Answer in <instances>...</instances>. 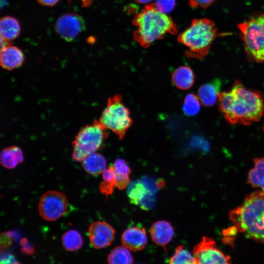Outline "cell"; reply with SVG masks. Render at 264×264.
<instances>
[{
    "label": "cell",
    "instance_id": "1",
    "mask_svg": "<svg viewBox=\"0 0 264 264\" xmlns=\"http://www.w3.org/2000/svg\"><path fill=\"white\" fill-rule=\"evenodd\" d=\"M218 108L230 124L249 125L264 115V99L258 90L246 88L236 80L231 89L218 94Z\"/></svg>",
    "mask_w": 264,
    "mask_h": 264
},
{
    "label": "cell",
    "instance_id": "2",
    "mask_svg": "<svg viewBox=\"0 0 264 264\" xmlns=\"http://www.w3.org/2000/svg\"><path fill=\"white\" fill-rule=\"evenodd\" d=\"M229 219L246 238L264 243V192L257 191L246 197L242 203L232 210Z\"/></svg>",
    "mask_w": 264,
    "mask_h": 264
},
{
    "label": "cell",
    "instance_id": "3",
    "mask_svg": "<svg viewBox=\"0 0 264 264\" xmlns=\"http://www.w3.org/2000/svg\"><path fill=\"white\" fill-rule=\"evenodd\" d=\"M133 24L136 27L133 33V39L144 48L167 34H175L177 32L173 20L159 11L154 4L146 5L134 17Z\"/></svg>",
    "mask_w": 264,
    "mask_h": 264
},
{
    "label": "cell",
    "instance_id": "4",
    "mask_svg": "<svg viewBox=\"0 0 264 264\" xmlns=\"http://www.w3.org/2000/svg\"><path fill=\"white\" fill-rule=\"evenodd\" d=\"M215 23L207 19L194 20L190 25L177 37V41L188 48V57L201 59L208 54L217 36Z\"/></svg>",
    "mask_w": 264,
    "mask_h": 264
},
{
    "label": "cell",
    "instance_id": "5",
    "mask_svg": "<svg viewBox=\"0 0 264 264\" xmlns=\"http://www.w3.org/2000/svg\"><path fill=\"white\" fill-rule=\"evenodd\" d=\"M238 28L248 59L264 63V14L240 23Z\"/></svg>",
    "mask_w": 264,
    "mask_h": 264
},
{
    "label": "cell",
    "instance_id": "6",
    "mask_svg": "<svg viewBox=\"0 0 264 264\" xmlns=\"http://www.w3.org/2000/svg\"><path fill=\"white\" fill-rule=\"evenodd\" d=\"M106 130L99 121H94L83 128L72 142L73 159L82 161L89 154L100 149L108 137Z\"/></svg>",
    "mask_w": 264,
    "mask_h": 264
},
{
    "label": "cell",
    "instance_id": "7",
    "mask_svg": "<svg viewBox=\"0 0 264 264\" xmlns=\"http://www.w3.org/2000/svg\"><path fill=\"white\" fill-rule=\"evenodd\" d=\"M122 100L120 94L109 98L99 119L107 130L112 131L120 139L124 138L132 123L130 111Z\"/></svg>",
    "mask_w": 264,
    "mask_h": 264
},
{
    "label": "cell",
    "instance_id": "8",
    "mask_svg": "<svg viewBox=\"0 0 264 264\" xmlns=\"http://www.w3.org/2000/svg\"><path fill=\"white\" fill-rule=\"evenodd\" d=\"M68 201L63 193L49 191L42 196L39 203V212L41 217L47 221L60 219L67 212Z\"/></svg>",
    "mask_w": 264,
    "mask_h": 264
},
{
    "label": "cell",
    "instance_id": "9",
    "mask_svg": "<svg viewBox=\"0 0 264 264\" xmlns=\"http://www.w3.org/2000/svg\"><path fill=\"white\" fill-rule=\"evenodd\" d=\"M197 264H231L230 257L217 247L211 238L203 237L193 249Z\"/></svg>",
    "mask_w": 264,
    "mask_h": 264
},
{
    "label": "cell",
    "instance_id": "10",
    "mask_svg": "<svg viewBox=\"0 0 264 264\" xmlns=\"http://www.w3.org/2000/svg\"><path fill=\"white\" fill-rule=\"evenodd\" d=\"M85 27V22L82 17L74 13L62 15L55 24L57 33L62 38L69 42L76 38Z\"/></svg>",
    "mask_w": 264,
    "mask_h": 264
},
{
    "label": "cell",
    "instance_id": "11",
    "mask_svg": "<svg viewBox=\"0 0 264 264\" xmlns=\"http://www.w3.org/2000/svg\"><path fill=\"white\" fill-rule=\"evenodd\" d=\"M88 233L91 245L96 249H102L112 243L114 238L115 230L107 222L98 221L90 224Z\"/></svg>",
    "mask_w": 264,
    "mask_h": 264
},
{
    "label": "cell",
    "instance_id": "12",
    "mask_svg": "<svg viewBox=\"0 0 264 264\" xmlns=\"http://www.w3.org/2000/svg\"><path fill=\"white\" fill-rule=\"evenodd\" d=\"M147 241L145 229L139 226L129 227L124 231L121 236L123 245L133 251L142 250L146 245Z\"/></svg>",
    "mask_w": 264,
    "mask_h": 264
},
{
    "label": "cell",
    "instance_id": "13",
    "mask_svg": "<svg viewBox=\"0 0 264 264\" xmlns=\"http://www.w3.org/2000/svg\"><path fill=\"white\" fill-rule=\"evenodd\" d=\"M174 234L173 226L170 222L166 220L155 221L150 229V234L153 241L163 247L170 242Z\"/></svg>",
    "mask_w": 264,
    "mask_h": 264
},
{
    "label": "cell",
    "instance_id": "14",
    "mask_svg": "<svg viewBox=\"0 0 264 264\" xmlns=\"http://www.w3.org/2000/svg\"><path fill=\"white\" fill-rule=\"evenodd\" d=\"M0 60L4 69L12 70L22 65L24 55L19 48L8 44L1 49Z\"/></svg>",
    "mask_w": 264,
    "mask_h": 264
},
{
    "label": "cell",
    "instance_id": "15",
    "mask_svg": "<svg viewBox=\"0 0 264 264\" xmlns=\"http://www.w3.org/2000/svg\"><path fill=\"white\" fill-rule=\"evenodd\" d=\"M220 86L221 82L219 79L202 85L198 91L201 103L206 107L213 106L218 101Z\"/></svg>",
    "mask_w": 264,
    "mask_h": 264
},
{
    "label": "cell",
    "instance_id": "16",
    "mask_svg": "<svg viewBox=\"0 0 264 264\" xmlns=\"http://www.w3.org/2000/svg\"><path fill=\"white\" fill-rule=\"evenodd\" d=\"M194 74L192 69L187 66L177 67L172 74L174 84L179 89L187 90L194 83Z\"/></svg>",
    "mask_w": 264,
    "mask_h": 264
},
{
    "label": "cell",
    "instance_id": "17",
    "mask_svg": "<svg viewBox=\"0 0 264 264\" xmlns=\"http://www.w3.org/2000/svg\"><path fill=\"white\" fill-rule=\"evenodd\" d=\"M82 167L85 171L93 176L99 175L106 169L105 158L100 154L93 153L82 161Z\"/></svg>",
    "mask_w": 264,
    "mask_h": 264
},
{
    "label": "cell",
    "instance_id": "18",
    "mask_svg": "<svg viewBox=\"0 0 264 264\" xmlns=\"http://www.w3.org/2000/svg\"><path fill=\"white\" fill-rule=\"evenodd\" d=\"M23 161L22 152L17 146H13L5 148L0 153V163L4 168H14L18 164L22 163Z\"/></svg>",
    "mask_w": 264,
    "mask_h": 264
},
{
    "label": "cell",
    "instance_id": "19",
    "mask_svg": "<svg viewBox=\"0 0 264 264\" xmlns=\"http://www.w3.org/2000/svg\"><path fill=\"white\" fill-rule=\"evenodd\" d=\"M21 28L18 21L11 17L6 16L0 20V37L7 41L13 40L20 34Z\"/></svg>",
    "mask_w": 264,
    "mask_h": 264
},
{
    "label": "cell",
    "instance_id": "20",
    "mask_svg": "<svg viewBox=\"0 0 264 264\" xmlns=\"http://www.w3.org/2000/svg\"><path fill=\"white\" fill-rule=\"evenodd\" d=\"M254 167L249 172L247 182L264 192V158H256Z\"/></svg>",
    "mask_w": 264,
    "mask_h": 264
},
{
    "label": "cell",
    "instance_id": "21",
    "mask_svg": "<svg viewBox=\"0 0 264 264\" xmlns=\"http://www.w3.org/2000/svg\"><path fill=\"white\" fill-rule=\"evenodd\" d=\"M132 262L130 250L123 245L115 247L108 257V264H132Z\"/></svg>",
    "mask_w": 264,
    "mask_h": 264
},
{
    "label": "cell",
    "instance_id": "22",
    "mask_svg": "<svg viewBox=\"0 0 264 264\" xmlns=\"http://www.w3.org/2000/svg\"><path fill=\"white\" fill-rule=\"evenodd\" d=\"M62 241L64 247L69 251L78 250L83 245V239L81 235L74 229L66 232L62 236Z\"/></svg>",
    "mask_w": 264,
    "mask_h": 264
},
{
    "label": "cell",
    "instance_id": "23",
    "mask_svg": "<svg viewBox=\"0 0 264 264\" xmlns=\"http://www.w3.org/2000/svg\"><path fill=\"white\" fill-rule=\"evenodd\" d=\"M147 191L142 181L134 180L129 183L127 194L131 203L138 205L139 201L143 198Z\"/></svg>",
    "mask_w": 264,
    "mask_h": 264
},
{
    "label": "cell",
    "instance_id": "24",
    "mask_svg": "<svg viewBox=\"0 0 264 264\" xmlns=\"http://www.w3.org/2000/svg\"><path fill=\"white\" fill-rule=\"evenodd\" d=\"M168 264H197L194 255L182 245L177 246L170 258Z\"/></svg>",
    "mask_w": 264,
    "mask_h": 264
},
{
    "label": "cell",
    "instance_id": "25",
    "mask_svg": "<svg viewBox=\"0 0 264 264\" xmlns=\"http://www.w3.org/2000/svg\"><path fill=\"white\" fill-rule=\"evenodd\" d=\"M200 101L198 96L189 93L185 97L183 105L184 113L188 116H194L200 110Z\"/></svg>",
    "mask_w": 264,
    "mask_h": 264
},
{
    "label": "cell",
    "instance_id": "26",
    "mask_svg": "<svg viewBox=\"0 0 264 264\" xmlns=\"http://www.w3.org/2000/svg\"><path fill=\"white\" fill-rule=\"evenodd\" d=\"M112 166L117 177L130 180L129 175L131 173V169L124 159L122 158L116 159Z\"/></svg>",
    "mask_w": 264,
    "mask_h": 264
},
{
    "label": "cell",
    "instance_id": "27",
    "mask_svg": "<svg viewBox=\"0 0 264 264\" xmlns=\"http://www.w3.org/2000/svg\"><path fill=\"white\" fill-rule=\"evenodd\" d=\"M141 181L147 190L154 194H156L158 189L163 187L164 185V180L161 179L155 180L150 176L143 177Z\"/></svg>",
    "mask_w": 264,
    "mask_h": 264
},
{
    "label": "cell",
    "instance_id": "28",
    "mask_svg": "<svg viewBox=\"0 0 264 264\" xmlns=\"http://www.w3.org/2000/svg\"><path fill=\"white\" fill-rule=\"evenodd\" d=\"M155 203V194L148 191L143 198L139 201L138 205L143 210H149L154 207Z\"/></svg>",
    "mask_w": 264,
    "mask_h": 264
},
{
    "label": "cell",
    "instance_id": "29",
    "mask_svg": "<svg viewBox=\"0 0 264 264\" xmlns=\"http://www.w3.org/2000/svg\"><path fill=\"white\" fill-rule=\"evenodd\" d=\"M154 4L159 11L167 14L174 9L176 1V0H156Z\"/></svg>",
    "mask_w": 264,
    "mask_h": 264
},
{
    "label": "cell",
    "instance_id": "30",
    "mask_svg": "<svg viewBox=\"0 0 264 264\" xmlns=\"http://www.w3.org/2000/svg\"><path fill=\"white\" fill-rule=\"evenodd\" d=\"M102 177L104 181L113 183L115 185V173L112 166H110L103 172Z\"/></svg>",
    "mask_w": 264,
    "mask_h": 264
},
{
    "label": "cell",
    "instance_id": "31",
    "mask_svg": "<svg viewBox=\"0 0 264 264\" xmlns=\"http://www.w3.org/2000/svg\"><path fill=\"white\" fill-rule=\"evenodd\" d=\"M115 187L114 183L104 181L100 185V190L103 194L108 196L112 193Z\"/></svg>",
    "mask_w": 264,
    "mask_h": 264
},
{
    "label": "cell",
    "instance_id": "32",
    "mask_svg": "<svg viewBox=\"0 0 264 264\" xmlns=\"http://www.w3.org/2000/svg\"><path fill=\"white\" fill-rule=\"evenodd\" d=\"M215 1V0H189V4L192 7L205 8Z\"/></svg>",
    "mask_w": 264,
    "mask_h": 264
},
{
    "label": "cell",
    "instance_id": "33",
    "mask_svg": "<svg viewBox=\"0 0 264 264\" xmlns=\"http://www.w3.org/2000/svg\"><path fill=\"white\" fill-rule=\"evenodd\" d=\"M0 264H21L11 254L3 253L1 254Z\"/></svg>",
    "mask_w": 264,
    "mask_h": 264
},
{
    "label": "cell",
    "instance_id": "34",
    "mask_svg": "<svg viewBox=\"0 0 264 264\" xmlns=\"http://www.w3.org/2000/svg\"><path fill=\"white\" fill-rule=\"evenodd\" d=\"M21 245L22 246V251L27 254L31 255L34 253V248L27 242V240L23 239L21 241Z\"/></svg>",
    "mask_w": 264,
    "mask_h": 264
},
{
    "label": "cell",
    "instance_id": "35",
    "mask_svg": "<svg viewBox=\"0 0 264 264\" xmlns=\"http://www.w3.org/2000/svg\"><path fill=\"white\" fill-rule=\"evenodd\" d=\"M1 240H3V242H1V247L3 248H7L9 247L11 244V239L8 233H4L3 234H1Z\"/></svg>",
    "mask_w": 264,
    "mask_h": 264
},
{
    "label": "cell",
    "instance_id": "36",
    "mask_svg": "<svg viewBox=\"0 0 264 264\" xmlns=\"http://www.w3.org/2000/svg\"><path fill=\"white\" fill-rule=\"evenodd\" d=\"M40 3L46 6H52L58 3L59 0H38Z\"/></svg>",
    "mask_w": 264,
    "mask_h": 264
},
{
    "label": "cell",
    "instance_id": "37",
    "mask_svg": "<svg viewBox=\"0 0 264 264\" xmlns=\"http://www.w3.org/2000/svg\"><path fill=\"white\" fill-rule=\"evenodd\" d=\"M136 2L140 3H147L152 0H135Z\"/></svg>",
    "mask_w": 264,
    "mask_h": 264
},
{
    "label": "cell",
    "instance_id": "38",
    "mask_svg": "<svg viewBox=\"0 0 264 264\" xmlns=\"http://www.w3.org/2000/svg\"><path fill=\"white\" fill-rule=\"evenodd\" d=\"M263 130L264 132V125L263 127Z\"/></svg>",
    "mask_w": 264,
    "mask_h": 264
}]
</instances>
